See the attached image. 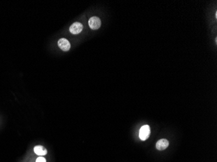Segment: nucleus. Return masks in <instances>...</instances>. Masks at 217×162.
<instances>
[{"mask_svg": "<svg viewBox=\"0 0 217 162\" xmlns=\"http://www.w3.org/2000/svg\"><path fill=\"white\" fill-rule=\"evenodd\" d=\"M216 18H217V12L216 13Z\"/></svg>", "mask_w": 217, "mask_h": 162, "instance_id": "nucleus-8", "label": "nucleus"}, {"mask_svg": "<svg viewBox=\"0 0 217 162\" xmlns=\"http://www.w3.org/2000/svg\"><path fill=\"white\" fill-rule=\"evenodd\" d=\"M58 45L60 49L64 51H69L71 47L69 41L67 39H66V38H61L58 41Z\"/></svg>", "mask_w": 217, "mask_h": 162, "instance_id": "nucleus-4", "label": "nucleus"}, {"mask_svg": "<svg viewBox=\"0 0 217 162\" xmlns=\"http://www.w3.org/2000/svg\"><path fill=\"white\" fill-rule=\"evenodd\" d=\"M34 152L38 156H44V155L47 154V150L43 146L38 145L34 147Z\"/></svg>", "mask_w": 217, "mask_h": 162, "instance_id": "nucleus-6", "label": "nucleus"}, {"mask_svg": "<svg viewBox=\"0 0 217 162\" xmlns=\"http://www.w3.org/2000/svg\"><path fill=\"white\" fill-rule=\"evenodd\" d=\"M83 28V26L81 23L75 22L70 27V32L73 34H78L81 32Z\"/></svg>", "mask_w": 217, "mask_h": 162, "instance_id": "nucleus-3", "label": "nucleus"}, {"mask_svg": "<svg viewBox=\"0 0 217 162\" xmlns=\"http://www.w3.org/2000/svg\"><path fill=\"white\" fill-rule=\"evenodd\" d=\"M36 162H46V160H45V159L44 158L40 156V157H38L37 158V160H36Z\"/></svg>", "mask_w": 217, "mask_h": 162, "instance_id": "nucleus-7", "label": "nucleus"}, {"mask_svg": "<svg viewBox=\"0 0 217 162\" xmlns=\"http://www.w3.org/2000/svg\"><path fill=\"white\" fill-rule=\"evenodd\" d=\"M169 145V142L166 139H161L156 143V149L159 150H164Z\"/></svg>", "mask_w": 217, "mask_h": 162, "instance_id": "nucleus-5", "label": "nucleus"}, {"mask_svg": "<svg viewBox=\"0 0 217 162\" xmlns=\"http://www.w3.org/2000/svg\"><path fill=\"white\" fill-rule=\"evenodd\" d=\"M151 134V130L149 125H144L140 129L139 132V138L142 141H145L149 138Z\"/></svg>", "mask_w": 217, "mask_h": 162, "instance_id": "nucleus-1", "label": "nucleus"}, {"mask_svg": "<svg viewBox=\"0 0 217 162\" xmlns=\"http://www.w3.org/2000/svg\"><path fill=\"white\" fill-rule=\"evenodd\" d=\"M101 20L98 17L93 16L90 18L89 20V26L90 29L93 30H97L101 27Z\"/></svg>", "mask_w": 217, "mask_h": 162, "instance_id": "nucleus-2", "label": "nucleus"}]
</instances>
